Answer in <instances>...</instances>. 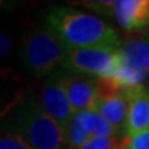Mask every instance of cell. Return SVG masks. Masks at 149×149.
Instances as JSON below:
<instances>
[{
	"label": "cell",
	"instance_id": "obj_1",
	"mask_svg": "<svg viewBox=\"0 0 149 149\" xmlns=\"http://www.w3.org/2000/svg\"><path fill=\"white\" fill-rule=\"evenodd\" d=\"M46 27L63 49H118L119 36L96 15L66 6H54L45 15Z\"/></svg>",
	"mask_w": 149,
	"mask_h": 149
},
{
	"label": "cell",
	"instance_id": "obj_2",
	"mask_svg": "<svg viewBox=\"0 0 149 149\" xmlns=\"http://www.w3.org/2000/svg\"><path fill=\"white\" fill-rule=\"evenodd\" d=\"M63 56L62 44L47 27L35 29L24 36L21 58L31 76L50 77L58 66H62Z\"/></svg>",
	"mask_w": 149,
	"mask_h": 149
},
{
	"label": "cell",
	"instance_id": "obj_3",
	"mask_svg": "<svg viewBox=\"0 0 149 149\" xmlns=\"http://www.w3.org/2000/svg\"><path fill=\"white\" fill-rule=\"evenodd\" d=\"M19 134L32 149H65V130L39 102L30 101L19 114Z\"/></svg>",
	"mask_w": 149,
	"mask_h": 149
},
{
	"label": "cell",
	"instance_id": "obj_4",
	"mask_svg": "<svg viewBox=\"0 0 149 149\" xmlns=\"http://www.w3.org/2000/svg\"><path fill=\"white\" fill-rule=\"evenodd\" d=\"M123 60L119 49H65L62 67L88 77L113 76Z\"/></svg>",
	"mask_w": 149,
	"mask_h": 149
},
{
	"label": "cell",
	"instance_id": "obj_5",
	"mask_svg": "<svg viewBox=\"0 0 149 149\" xmlns=\"http://www.w3.org/2000/svg\"><path fill=\"white\" fill-rule=\"evenodd\" d=\"M40 104L50 117H52L63 130L71 122L76 112L61 83V73H54L45 81L40 92Z\"/></svg>",
	"mask_w": 149,
	"mask_h": 149
},
{
	"label": "cell",
	"instance_id": "obj_6",
	"mask_svg": "<svg viewBox=\"0 0 149 149\" xmlns=\"http://www.w3.org/2000/svg\"><path fill=\"white\" fill-rule=\"evenodd\" d=\"M61 83L74 112L95 111L98 101L96 80L72 72L61 73Z\"/></svg>",
	"mask_w": 149,
	"mask_h": 149
},
{
	"label": "cell",
	"instance_id": "obj_7",
	"mask_svg": "<svg viewBox=\"0 0 149 149\" xmlns=\"http://www.w3.org/2000/svg\"><path fill=\"white\" fill-rule=\"evenodd\" d=\"M129 108L124 133L133 137L144 130H149V90L139 86L128 91Z\"/></svg>",
	"mask_w": 149,
	"mask_h": 149
},
{
	"label": "cell",
	"instance_id": "obj_8",
	"mask_svg": "<svg viewBox=\"0 0 149 149\" xmlns=\"http://www.w3.org/2000/svg\"><path fill=\"white\" fill-rule=\"evenodd\" d=\"M114 16L127 31L142 30L149 25V0L114 1Z\"/></svg>",
	"mask_w": 149,
	"mask_h": 149
},
{
	"label": "cell",
	"instance_id": "obj_9",
	"mask_svg": "<svg viewBox=\"0 0 149 149\" xmlns=\"http://www.w3.org/2000/svg\"><path fill=\"white\" fill-rule=\"evenodd\" d=\"M95 111L76 112L65 129V138L68 149H78L92 138V123Z\"/></svg>",
	"mask_w": 149,
	"mask_h": 149
},
{
	"label": "cell",
	"instance_id": "obj_10",
	"mask_svg": "<svg viewBox=\"0 0 149 149\" xmlns=\"http://www.w3.org/2000/svg\"><path fill=\"white\" fill-rule=\"evenodd\" d=\"M129 108L128 95H118L112 96L108 98H98L96 104V112L104 117L111 124L119 129L125 128Z\"/></svg>",
	"mask_w": 149,
	"mask_h": 149
},
{
	"label": "cell",
	"instance_id": "obj_11",
	"mask_svg": "<svg viewBox=\"0 0 149 149\" xmlns=\"http://www.w3.org/2000/svg\"><path fill=\"white\" fill-rule=\"evenodd\" d=\"M148 46H149V40L147 37L130 40L122 49L123 58L130 66L139 70H144V62H146L147 54H148Z\"/></svg>",
	"mask_w": 149,
	"mask_h": 149
},
{
	"label": "cell",
	"instance_id": "obj_12",
	"mask_svg": "<svg viewBox=\"0 0 149 149\" xmlns=\"http://www.w3.org/2000/svg\"><path fill=\"white\" fill-rule=\"evenodd\" d=\"M120 132V129L111 124L104 117L95 112L93 114V123H92V137L96 138H109L117 137Z\"/></svg>",
	"mask_w": 149,
	"mask_h": 149
},
{
	"label": "cell",
	"instance_id": "obj_13",
	"mask_svg": "<svg viewBox=\"0 0 149 149\" xmlns=\"http://www.w3.org/2000/svg\"><path fill=\"white\" fill-rule=\"evenodd\" d=\"M127 144V136L119 139L118 137L96 138L92 137L78 149H120Z\"/></svg>",
	"mask_w": 149,
	"mask_h": 149
},
{
	"label": "cell",
	"instance_id": "obj_14",
	"mask_svg": "<svg viewBox=\"0 0 149 149\" xmlns=\"http://www.w3.org/2000/svg\"><path fill=\"white\" fill-rule=\"evenodd\" d=\"M0 149H32L20 134L6 133L0 139Z\"/></svg>",
	"mask_w": 149,
	"mask_h": 149
},
{
	"label": "cell",
	"instance_id": "obj_15",
	"mask_svg": "<svg viewBox=\"0 0 149 149\" xmlns=\"http://www.w3.org/2000/svg\"><path fill=\"white\" fill-rule=\"evenodd\" d=\"M125 149H149V130H144L133 137H127Z\"/></svg>",
	"mask_w": 149,
	"mask_h": 149
},
{
	"label": "cell",
	"instance_id": "obj_16",
	"mask_svg": "<svg viewBox=\"0 0 149 149\" xmlns=\"http://www.w3.org/2000/svg\"><path fill=\"white\" fill-rule=\"evenodd\" d=\"M86 8H91L98 14L108 13L109 10H114V1H82Z\"/></svg>",
	"mask_w": 149,
	"mask_h": 149
},
{
	"label": "cell",
	"instance_id": "obj_17",
	"mask_svg": "<svg viewBox=\"0 0 149 149\" xmlns=\"http://www.w3.org/2000/svg\"><path fill=\"white\" fill-rule=\"evenodd\" d=\"M10 46H11V42L9 40V36L6 34H4V32H1V56L8 54Z\"/></svg>",
	"mask_w": 149,
	"mask_h": 149
},
{
	"label": "cell",
	"instance_id": "obj_18",
	"mask_svg": "<svg viewBox=\"0 0 149 149\" xmlns=\"http://www.w3.org/2000/svg\"><path fill=\"white\" fill-rule=\"evenodd\" d=\"M144 70L149 73V46H148V54H147V58H146V62H144Z\"/></svg>",
	"mask_w": 149,
	"mask_h": 149
},
{
	"label": "cell",
	"instance_id": "obj_19",
	"mask_svg": "<svg viewBox=\"0 0 149 149\" xmlns=\"http://www.w3.org/2000/svg\"><path fill=\"white\" fill-rule=\"evenodd\" d=\"M146 37H147V39L149 40V31H148V34H147V36H146Z\"/></svg>",
	"mask_w": 149,
	"mask_h": 149
}]
</instances>
